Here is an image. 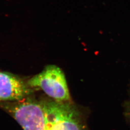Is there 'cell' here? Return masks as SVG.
I'll list each match as a JSON object with an SVG mask.
<instances>
[{"label": "cell", "mask_w": 130, "mask_h": 130, "mask_svg": "<svg viewBox=\"0 0 130 130\" xmlns=\"http://www.w3.org/2000/svg\"><path fill=\"white\" fill-rule=\"evenodd\" d=\"M46 118V130H87L84 117L71 101L42 100Z\"/></svg>", "instance_id": "1"}, {"label": "cell", "mask_w": 130, "mask_h": 130, "mask_svg": "<svg viewBox=\"0 0 130 130\" xmlns=\"http://www.w3.org/2000/svg\"><path fill=\"white\" fill-rule=\"evenodd\" d=\"M2 106L24 130H46V118L42 100L28 96L19 101L4 103Z\"/></svg>", "instance_id": "2"}, {"label": "cell", "mask_w": 130, "mask_h": 130, "mask_svg": "<svg viewBox=\"0 0 130 130\" xmlns=\"http://www.w3.org/2000/svg\"><path fill=\"white\" fill-rule=\"evenodd\" d=\"M32 88L40 89L51 99L57 101H71L65 74L55 65H47L42 72L27 82Z\"/></svg>", "instance_id": "3"}, {"label": "cell", "mask_w": 130, "mask_h": 130, "mask_svg": "<svg viewBox=\"0 0 130 130\" xmlns=\"http://www.w3.org/2000/svg\"><path fill=\"white\" fill-rule=\"evenodd\" d=\"M27 83L7 72L0 71V101H17L28 96L32 90Z\"/></svg>", "instance_id": "4"}]
</instances>
